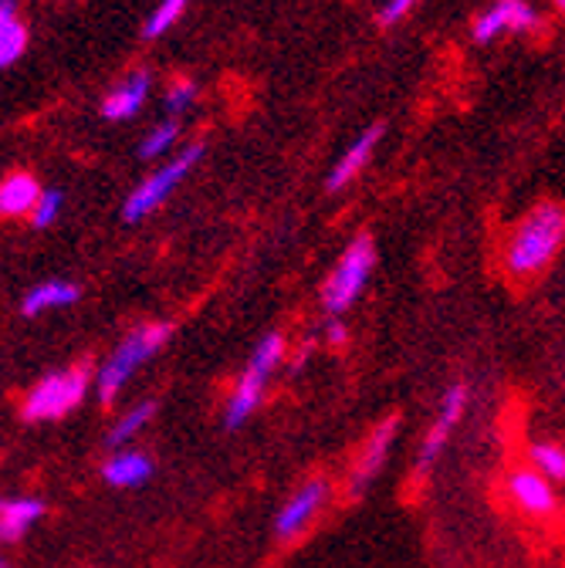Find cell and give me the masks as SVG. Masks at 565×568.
Returning <instances> with one entry per match:
<instances>
[{
    "instance_id": "cell-1",
    "label": "cell",
    "mask_w": 565,
    "mask_h": 568,
    "mask_svg": "<svg viewBox=\"0 0 565 568\" xmlns=\"http://www.w3.org/2000/svg\"><path fill=\"white\" fill-rule=\"evenodd\" d=\"M565 244V206L538 203L512 227L505 241V271L512 277L542 274Z\"/></svg>"
},
{
    "instance_id": "cell-2",
    "label": "cell",
    "mask_w": 565,
    "mask_h": 568,
    "mask_svg": "<svg viewBox=\"0 0 565 568\" xmlns=\"http://www.w3.org/2000/svg\"><path fill=\"white\" fill-rule=\"evenodd\" d=\"M170 335H173V325H170V322H147V325L132 328V332L112 348V355H109L105 366H102L99 376H95V393H99V399H102L105 406H112V403L119 399V393L125 389V383L167 348Z\"/></svg>"
},
{
    "instance_id": "cell-3",
    "label": "cell",
    "mask_w": 565,
    "mask_h": 568,
    "mask_svg": "<svg viewBox=\"0 0 565 568\" xmlns=\"http://www.w3.org/2000/svg\"><path fill=\"white\" fill-rule=\"evenodd\" d=\"M285 352H289V345H285V335H281V332H268L254 345L251 359L241 369V376H238V383H234V389L228 396V406H224V426H228V430H241V426L258 413V406L264 399V389H268L274 369L281 366V359H285Z\"/></svg>"
},
{
    "instance_id": "cell-4",
    "label": "cell",
    "mask_w": 565,
    "mask_h": 568,
    "mask_svg": "<svg viewBox=\"0 0 565 568\" xmlns=\"http://www.w3.org/2000/svg\"><path fill=\"white\" fill-rule=\"evenodd\" d=\"M373 267H376V244L370 234H356L345 244V251L339 254L335 267L329 271V277L322 284V308L332 318L345 315L366 292Z\"/></svg>"
},
{
    "instance_id": "cell-5",
    "label": "cell",
    "mask_w": 565,
    "mask_h": 568,
    "mask_svg": "<svg viewBox=\"0 0 565 568\" xmlns=\"http://www.w3.org/2000/svg\"><path fill=\"white\" fill-rule=\"evenodd\" d=\"M92 376L85 366H72V369H58L51 376H44L41 383L31 386V393L24 396L21 416L28 423H51L68 416L75 406H82V399L89 396Z\"/></svg>"
},
{
    "instance_id": "cell-6",
    "label": "cell",
    "mask_w": 565,
    "mask_h": 568,
    "mask_svg": "<svg viewBox=\"0 0 565 568\" xmlns=\"http://www.w3.org/2000/svg\"><path fill=\"white\" fill-rule=\"evenodd\" d=\"M200 160H203V142H190V146L180 150L170 163H163L160 170H153L143 183H139L125 196V203H122V221H129V224L147 221L153 210H160L173 196V190L193 173V166Z\"/></svg>"
},
{
    "instance_id": "cell-7",
    "label": "cell",
    "mask_w": 565,
    "mask_h": 568,
    "mask_svg": "<svg viewBox=\"0 0 565 568\" xmlns=\"http://www.w3.org/2000/svg\"><path fill=\"white\" fill-rule=\"evenodd\" d=\"M467 399H471V389H467L464 383H451V386L444 389L441 406H437V416H434L431 430H427V437H423V444H420V450H416V460H413V467H416L420 477H427V474L434 470V464L441 460V454H444L451 434L457 430L461 419H464V413H467Z\"/></svg>"
},
{
    "instance_id": "cell-8",
    "label": "cell",
    "mask_w": 565,
    "mask_h": 568,
    "mask_svg": "<svg viewBox=\"0 0 565 568\" xmlns=\"http://www.w3.org/2000/svg\"><path fill=\"white\" fill-rule=\"evenodd\" d=\"M329 497H332L329 477H309L302 487H295V494L289 497V501L281 505V511L274 518V535L281 541H292L302 531H309L319 521V515L325 511Z\"/></svg>"
},
{
    "instance_id": "cell-9",
    "label": "cell",
    "mask_w": 565,
    "mask_h": 568,
    "mask_svg": "<svg viewBox=\"0 0 565 568\" xmlns=\"http://www.w3.org/2000/svg\"><path fill=\"white\" fill-rule=\"evenodd\" d=\"M538 28V14L528 0H494L487 11H481L474 18V41L477 44H491L502 34H525Z\"/></svg>"
},
{
    "instance_id": "cell-10",
    "label": "cell",
    "mask_w": 565,
    "mask_h": 568,
    "mask_svg": "<svg viewBox=\"0 0 565 568\" xmlns=\"http://www.w3.org/2000/svg\"><path fill=\"white\" fill-rule=\"evenodd\" d=\"M396 430H400V416H386L370 434V440L363 444L356 464H352V470H349V494L352 497L366 494L370 484L383 474V467L390 460V450H393V440H396Z\"/></svg>"
},
{
    "instance_id": "cell-11",
    "label": "cell",
    "mask_w": 565,
    "mask_h": 568,
    "mask_svg": "<svg viewBox=\"0 0 565 568\" xmlns=\"http://www.w3.org/2000/svg\"><path fill=\"white\" fill-rule=\"evenodd\" d=\"M505 490H508V497L515 501V508H522V511L532 515V518H548V515H555V508H558V497H555L552 480L542 477L535 467H525V470L508 474Z\"/></svg>"
},
{
    "instance_id": "cell-12",
    "label": "cell",
    "mask_w": 565,
    "mask_h": 568,
    "mask_svg": "<svg viewBox=\"0 0 565 568\" xmlns=\"http://www.w3.org/2000/svg\"><path fill=\"white\" fill-rule=\"evenodd\" d=\"M380 139H383V125H380V122L370 125V129H363L356 139H352L349 146L342 150V156L332 163V170H329V176H325V190L339 193V190H345L352 180H356V176L373 163V153H376V146H380Z\"/></svg>"
},
{
    "instance_id": "cell-13",
    "label": "cell",
    "mask_w": 565,
    "mask_h": 568,
    "mask_svg": "<svg viewBox=\"0 0 565 568\" xmlns=\"http://www.w3.org/2000/svg\"><path fill=\"white\" fill-rule=\"evenodd\" d=\"M150 99V71H132V75H125L102 102V119L109 122H125L132 119L139 109L147 105Z\"/></svg>"
},
{
    "instance_id": "cell-14",
    "label": "cell",
    "mask_w": 565,
    "mask_h": 568,
    "mask_svg": "<svg viewBox=\"0 0 565 568\" xmlns=\"http://www.w3.org/2000/svg\"><path fill=\"white\" fill-rule=\"evenodd\" d=\"M41 518H44V501H38V497L0 494V541H21Z\"/></svg>"
},
{
    "instance_id": "cell-15",
    "label": "cell",
    "mask_w": 565,
    "mask_h": 568,
    "mask_svg": "<svg viewBox=\"0 0 565 568\" xmlns=\"http://www.w3.org/2000/svg\"><path fill=\"white\" fill-rule=\"evenodd\" d=\"M41 186L31 173H11L0 180V217L14 221V217H31L38 200H41Z\"/></svg>"
},
{
    "instance_id": "cell-16",
    "label": "cell",
    "mask_w": 565,
    "mask_h": 568,
    "mask_svg": "<svg viewBox=\"0 0 565 568\" xmlns=\"http://www.w3.org/2000/svg\"><path fill=\"white\" fill-rule=\"evenodd\" d=\"M79 298H82V288H79V284L61 281V277H51V281L34 284V288L24 295V302H21V315L38 318V315H44V312H54V308L75 305Z\"/></svg>"
},
{
    "instance_id": "cell-17",
    "label": "cell",
    "mask_w": 565,
    "mask_h": 568,
    "mask_svg": "<svg viewBox=\"0 0 565 568\" xmlns=\"http://www.w3.org/2000/svg\"><path fill=\"white\" fill-rule=\"evenodd\" d=\"M102 477L112 484V487H139V484H147L153 477V460L150 454L143 450H115L105 467H102Z\"/></svg>"
},
{
    "instance_id": "cell-18",
    "label": "cell",
    "mask_w": 565,
    "mask_h": 568,
    "mask_svg": "<svg viewBox=\"0 0 565 568\" xmlns=\"http://www.w3.org/2000/svg\"><path fill=\"white\" fill-rule=\"evenodd\" d=\"M28 24L18 14L14 0H0V71L11 68L24 51H28Z\"/></svg>"
},
{
    "instance_id": "cell-19",
    "label": "cell",
    "mask_w": 565,
    "mask_h": 568,
    "mask_svg": "<svg viewBox=\"0 0 565 568\" xmlns=\"http://www.w3.org/2000/svg\"><path fill=\"white\" fill-rule=\"evenodd\" d=\"M153 416H157V403H153V399H143V403L129 406V409L115 419V426L109 430L105 444H109L112 450H122L125 444H132L139 434L147 430V426L153 423Z\"/></svg>"
},
{
    "instance_id": "cell-20",
    "label": "cell",
    "mask_w": 565,
    "mask_h": 568,
    "mask_svg": "<svg viewBox=\"0 0 565 568\" xmlns=\"http://www.w3.org/2000/svg\"><path fill=\"white\" fill-rule=\"evenodd\" d=\"M528 464L548 477L552 484H565V447L558 444H532L528 447Z\"/></svg>"
},
{
    "instance_id": "cell-21",
    "label": "cell",
    "mask_w": 565,
    "mask_h": 568,
    "mask_svg": "<svg viewBox=\"0 0 565 568\" xmlns=\"http://www.w3.org/2000/svg\"><path fill=\"white\" fill-rule=\"evenodd\" d=\"M176 135H180V122H176V119H163L160 125H153V129L143 135V142H139V156H143V160H160V156H167L170 146L176 142Z\"/></svg>"
},
{
    "instance_id": "cell-22",
    "label": "cell",
    "mask_w": 565,
    "mask_h": 568,
    "mask_svg": "<svg viewBox=\"0 0 565 568\" xmlns=\"http://www.w3.org/2000/svg\"><path fill=\"white\" fill-rule=\"evenodd\" d=\"M186 4H190V0H160L157 11L150 14V21H147V28H143V34H147V38H160V34H167V31L183 18Z\"/></svg>"
},
{
    "instance_id": "cell-23",
    "label": "cell",
    "mask_w": 565,
    "mask_h": 568,
    "mask_svg": "<svg viewBox=\"0 0 565 568\" xmlns=\"http://www.w3.org/2000/svg\"><path fill=\"white\" fill-rule=\"evenodd\" d=\"M61 206H64V193L61 190H44L41 200H38V206H34V213H31V224L38 231L51 227L61 217Z\"/></svg>"
},
{
    "instance_id": "cell-24",
    "label": "cell",
    "mask_w": 565,
    "mask_h": 568,
    "mask_svg": "<svg viewBox=\"0 0 565 568\" xmlns=\"http://www.w3.org/2000/svg\"><path fill=\"white\" fill-rule=\"evenodd\" d=\"M193 102H196V85L190 79H180V82L170 85V92H167V112L170 115H180V112L193 109Z\"/></svg>"
},
{
    "instance_id": "cell-25",
    "label": "cell",
    "mask_w": 565,
    "mask_h": 568,
    "mask_svg": "<svg viewBox=\"0 0 565 568\" xmlns=\"http://www.w3.org/2000/svg\"><path fill=\"white\" fill-rule=\"evenodd\" d=\"M413 8H416V0H386V4L380 8V24H383V28H393V24H400Z\"/></svg>"
},
{
    "instance_id": "cell-26",
    "label": "cell",
    "mask_w": 565,
    "mask_h": 568,
    "mask_svg": "<svg viewBox=\"0 0 565 568\" xmlns=\"http://www.w3.org/2000/svg\"><path fill=\"white\" fill-rule=\"evenodd\" d=\"M325 342H329V345H345V342H349V332H345V325H342L339 318H332V322H329V328H325Z\"/></svg>"
},
{
    "instance_id": "cell-27",
    "label": "cell",
    "mask_w": 565,
    "mask_h": 568,
    "mask_svg": "<svg viewBox=\"0 0 565 568\" xmlns=\"http://www.w3.org/2000/svg\"><path fill=\"white\" fill-rule=\"evenodd\" d=\"M555 8H558V11L565 14V0H555Z\"/></svg>"
},
{
    "instance_id": "cell-28",
    "label": "cell",
    "mask_w": 565,
    "mask_h": 568,
    "mask_svg": "<svg viewBox=\"0 0 565 568\" xmlns=\"http://www.w3.org/2000/svg\"><path fill=\"white\" fill-rule=\"evenodd\" d=\"M0 568H4V561H0Z\"/></svg>"
}]
</instances>
